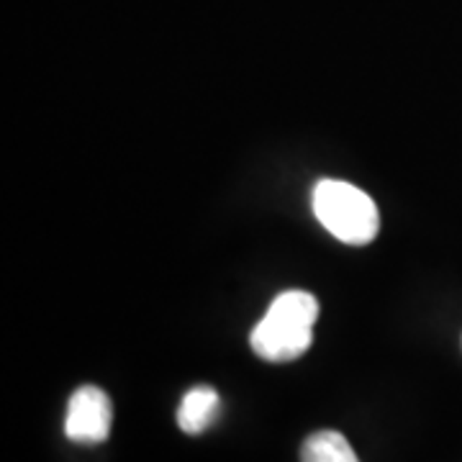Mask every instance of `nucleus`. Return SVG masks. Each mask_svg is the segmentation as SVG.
Instances as JSON below:
<instances>
[{"label":"nucleus","instance_id":"nucleus-1","mask_svg":"<svg viewBox=\"0 0 462 462\" xmlns=\"http://www.w3.org/2000/svg\"><path fill=\"white\" fill-rule=\"evenodd\" d=\"M319 300L306 291H285L249 334V345L267 363L298 360L314 342Z\"/></svg>","mask_w":462,"mask_h":462},{"label":"nucleus","instance_id":"nucleus-2","mask_svg":"<svg viewBox=\"0 0 462 462\" xmlns=\"http://www.w3.org/2000/svg\"><path fill=\"white\" fill-rule=\"evenodd\" d=\"M314 214L321 226L339 242L363 247L380 231V211L357 185L345 180H321L314 188Z\"/></svg>","mask_w":462,"mask_h":462},{"label":"nucleus","instance_id":"nucleus-3","mask_svg":"<svg viewBox=\"0 0 462 462\" xmlns=\"http://www.w3.org/2000/svg\"><path fill=\"white\" fill-rule=\"evenodd\" d=\"M111 424H114V409L98 385H83L69 396L65 434L72 442L80 445L106 442L111 434Z\"/></svg>","mask_w":462,"mask_h":462},{"label":"nucleus","instance_id":"nucleus-4","mask_svg":"<svg viewBox=\"0 0 462 462\" xmlns=\"http://www.w3.org/2000/svg\"><path fill=\"white\" fill-rule=\"evenodd\" d=\"M221 409V398L211 385H196L182 398L178 409V424L185 434H203L214 424Z\"/></svg>","mask_w":462,"mask_h":462},{"label":"nucleus","instance_id":"nucleus-5","mask_svg":"<svg viewBox=\"0 0 462 462\" xmlns=\"http://www.w3.org/2000/svg\"><path fill=\"white\" fill-rule=\"evenodd\" d=\"M300 462H360V457L339 431L327 430L316 431L303 442Z\"/></svg>","mask_w":462,"mask_h":462}]
</instances>
